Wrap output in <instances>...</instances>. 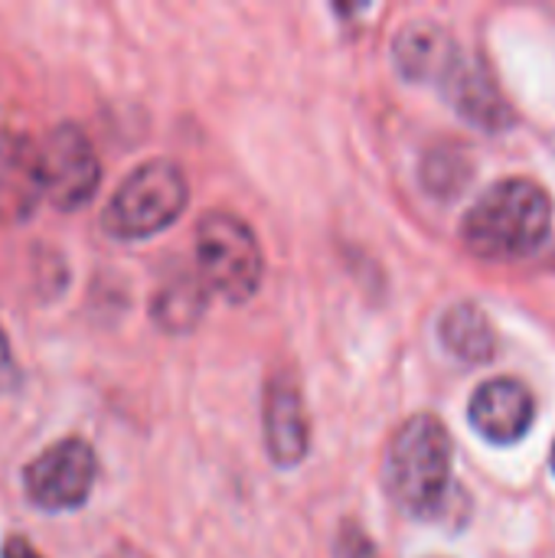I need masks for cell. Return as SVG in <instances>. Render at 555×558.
Segmentation results:
<instances>
[{
    "instance_id": "cell-12",
    "label": "cell",
    "mask_w": 555,
    "mask_h": 558,
    "mask_svg": "<svg viewBox=\"0 0 555 558\" xmlns=\"http://www.w3.org/2000/svg\"><path fill=\"white\" fill-rule=\"evenodd\" d=\"M438 333H442V343L445 350L461 360V363H471V366H481V363H491L494 353H497V333H494V324L491 317L464 301V304H455L445 311L442 324H438Z\"/></svg>"
},
{
    "instance_id": "cell-7",
    "label": "cell",
    "mask_w": 555,
    "mask_h": 558,
    "mask_svg": "<svg viewBox=\"0 0 555 558\" xmlns=\"http://www.w3.org/2000/svg\"><path fill=\"white\" fill-rule=\"evenodd\" d=\"M265 451L275 468H298L311 451V422L294 373L281 369L265 386L262 402Z\"/></svg>"
},
{
    "instance_id": "cell-13",
    "label": "cell",
    "mask_w": 555,
    "mask_h": 558,
    "mask_svg": "<svg viewBox=\"0 0 555 558\" xmlns=\"http://www.w3.org/2000/svg\"><path fill=\"white\" fill-rule=\"evenodd\" d=\"M209 291L193 275H177L164 281L150 298V317L167 333H190L206 314Z\"/></svg>"
},
{
    "instance_id": "cell-9",
    "label": "cell",
    "mask_w": 555,
    "mask_h": 558,
    "mask_svg": "<svg viewBox=\"0 0 555 558\" xmlns=\"http://www.w3.org/2000/svg\"><path fill=\"white\" fill-rule=\"evenodd\" d=\"M438 85L448 95V101L455 105V111L484 131H504L514 121V111L507 108L491 72L484 65L464 59V52L458 56V62L448 69V75Z\"/></svg>"
},
{
    "instance_id": "cell-3",
    "label": "cell",
    "mask_w": 555,
    "mask_h": 558,
    "mask_svg": "<svg viewBox=\"0 0 555 558\" xmlns=\"http://www.w3.org/2000/svg\"><path fill=\"white\" fill-rule=\"evenodd\" d=\"M190 203V180L167 157L144 160L111 193L101 229L118 242H141L170 229Z\"/></svg>"
},
{
    "instance_id": "cell-6",
    "label": "cell",
    "mask_w": 555,
    "mask_h": 558,
    "mask_svg": "<svg viewBox=\"0 0 555 558\" xmlns=\"http://www.w3.org/2000/svg\"><path fill=\"white\" fill-rule=\"evenodd\" d=\"M98 454L85 438H62L23 468V494L43 513H72L88 504Z\"/></svg>"
},
{
    "instance_id": "cell-8",
    "label": "cell",
    "mask_w": 555,
    "mask_h": 558,
    "mask_svg": "<svg viewBox=\"0 0 555 558\" xmlns=\"http://www.w3.org/2000/svg\"><path fill=\"white\" fill-rule=\"evenodd\" d=\"M468 418H471V428L491 445H514L533 428L536 399L520 379L497 376V379H487L474 392L468 405Z\"/></svg>"
},
{
    "instance_id": "cell-1",
    "label": "cell",
    "mask_w": 555,
    "mask_h": 558,
    "mask_svg": "<svg viewBox=\"0 0 555 558\" xmlns=\"http://www.w3.org/2000/svg\"><path fill=\"white\" fill-rule=\"evenodd\" d=\"M550 229V193L527 177H507L468 209L461 219V242L484 262H520L546 242Z\"/></svg>"
},
{
    "instance_id": "cell-15",
    "label": "cell",
    "mask_w": 555,
    "mask_h": 558,
    "mask_svg": "<svg viewBox=\"0 0 555 558\" xmlns=\"http://www.w3.org/2000/svg\"><path fill=\"white\" fill-rule=\"evenodd\" d=\"M337 558H379L373 539L357 526V523H343L337 533Z\"/></svg>"
},
{
    "instance_id": "cell-4",
    "label": "cell",
    "mask_w": 555,
    "mask_h": 558,
    "mask_svg": "<svg viewBox=\"0 0 555 558\" xmlns=\"http://www.w3.org/2000/svg\"><path fill=\"white\" fill-rule=\"evenodd\" d=\"M196 265L203 288L229 304L252 301L265 278L255 229L229 209H213L196 222Z\"/></svg>"
},
{
    "instance_id": "cell-11",
    "label": "cell",
    "mask_w": 555,
    "mask_h": 558,
    "mask_svg": "<svg viewBox=\"0 0 555 558\" xmlns=\"http://www.w3.org/2000/svg\"><path fill=\"white\" fill-rule=\"evenodd\" d=\"M39 199L33 141L16 131H0V222L13 226L29 219Z\"/></svg>"
},
{
    "instance_id": "cell-18",
    "label": "cell",
    "mask_w": 555,
    "mask_h": 558,
    "mask_svg": "<svg viewBox=\"0 0 555 558\" xmlns=\"http://www.w3.org/2000/svg\"><path fill=\"white\" fill-rule=\"evenodd\" d=\"M553 468H555V445H553Z\"/></svg>"
},
{
    "instance_id": "cell-5",
    "label": "cell",
    "mask_w": 555,
    "mask_h": 558,
    "mask_svg": "<svg viewBox=\"0 0 555 558\" xmlns=\"http://www.w3.org/2000/svg\"><path fill=\"white\" fill-rule=\"evenodd\" d=\"M36 157V180L43 199H49L62 213H75L92 203L101 183V163L95 154L92 137L72 124L62 121L43 134V141L33 144Z\"/></svg>"
},
{
    "instance_id": "cell-10",
    "label": "cell",
    "mask_w": 555,
    "mask_h": 558,
    "mask_svg": "<svg viewBox=\"0 0 555 558\" xmlns=\"http://www.w3.org/2000/svg\"><path fill=\"white\" fill-rule=\"evenodd\" d=\"M458 56H461V49L451 39V33L429 20L406 23L393 43L396 69L409 82H442L448 75V69L458 62Z\"/></svg>"
},
{
    "instance_id": "cell-2",
    "label": "cell",
    "mask_w": 555,
    "mask_h": 558,
    "mask_svg": "<svg viewBox=\"0 0 555 558\" xmlns=\"http://www.w3.org/2000/svg\"><path fill=\"white\" fill-rule=\"evenodd\" d=\"M455 441L435 415H415L396 428L383 458L386 494L412 517L432 520L448 507Z\"/></svg>"
},
{
    "instance_id": "cell-16",
    "label": "cell",
    "mask_w": 555,
    "mask_h": 558,
    "mask_svg": "<svg viewBox=\"0 0 555 558\" xmlns=\"http://www.w3.org/2000/svg\"><path fill=\"white\" fill-rule=\"evenodd\" d=\"M16 386H20V369H16L7 333L0 330V392H13Z\"/></svg>"
},
{
    "instance_id": "cell-17",
    "label": "cell",
    "mask_w": 555,
    "mask_h": 558,
    "mask_svg": "<svg viewBox=\"0 0 555 558\" xmlns=\"http://www.w3.org/2000/svg\"><path fill=\"white\" fill-rule=\"evenodd\" d=\"M0 558H43L36 553V546L23 536H10L0 543Z\"/></svg>"
},
{
    "instance_id": "cell-14",
    "label": "cell",
    "mask_w": 555,
    "mask_h": 558,
    "mask_svg": "<svg viewBox=\"0 0 555 558\" xmlns=\"http://www.w3.org/2000/svg\"><path fill=\"white\" fill-rule=\"evenodd\" d=\"M422 180L432 193L438 196H451L464 186L468 180V157L458 150H432L422 163Z\"/></svg>"
}]
</instances>
